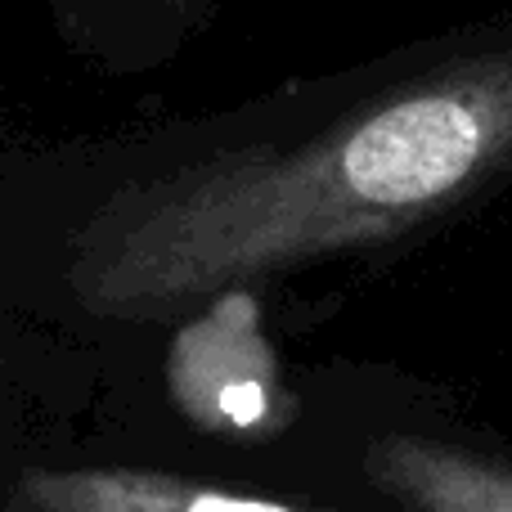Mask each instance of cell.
<instances>
[{
    "instance_id": "cell-1",
    "label": "cell",
    "mask_w": 512,
    "mask_h": 512,
    "mask_svg": "<svg viewBox=\"0 0 512 512\" xmlns=\"http://www.w3.org/2000/svg\"><path fill=\"white\" fill-rule=\"evenodd\" d=\"M512 180V18L180 126L68 234L90 315L167 319L256 279L387 248Z\"/></svg>"
},
{
    "instance_id": "cell-2",
    "label": "cell",
    "mask_w": 512,
    "mask_h": 512,
    "mask_svg": "<svg viewBox=\"0 0 512 512\" xmlns=\"http://www.w3.org/2000/svg\"><path fill=\"white\" fill-rule=\"evenodd\" d=\"M14 512H306L234 495L207 481L140 468H32L14 490Z\"/></svg>"
},
{
    "instance_id": "cell-4",
    "label": "cell",
    "mask_w": 512,
    "mask_h": 512,
    "mask_svg": "<svg viewBox=\"0 0 512 512\" xmlns=\"http://www.w3.org/2000/svg\"><path fill=\"white\" fill-rule=\"evenodd\" d=\"M221 0H54L68 41L113 72L167 68L212 27Z\"/></svg>"
},
{
    "instance_id": "cell-3",
    "label": "cell",
    "mask_w": 512,
    "mask_h": 512,
    "mask_svg": "<svg viewBox=\"0 0 512 512\" xmlns=\"http://www.w3.org/2000/svg\"><path fill=\"white\" fill-rule=\"evenodd\" d=\"M364 472L409 512H512L508 463L432 436H382L364 454Z\"/></svg>"
}]
</instances>
